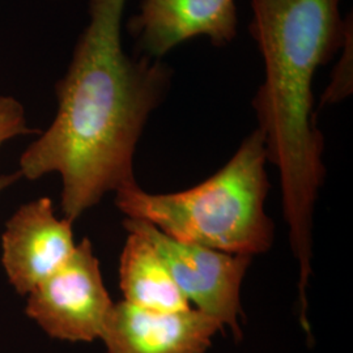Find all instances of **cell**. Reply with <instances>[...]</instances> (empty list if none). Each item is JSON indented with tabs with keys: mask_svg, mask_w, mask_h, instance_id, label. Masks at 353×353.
Here are the masks:
<instances>
[{
	"mask_svg": "<svg viewBox=\"0 0 353 353\" xmlns=\"http://www.w3.org/2000/svg\"><path fill=\"white\" fill-rule=\"evenodd\" d=\"M52 1H58V0H52Z\"/></svg>",
	"mask_w": 353,
	"mask_h": 353,
	"instance_id": "12",
	"label": "cell"
},
{
	"mask_svg": "<svg viewBox=\"0 0 353 353\" xmlns=\"http://www.w3.org/2000/svg\"><path fill=\"white\" fill-rule=\"evenodd\" d=\"M72 223L58 219L49 198L20 207L1 236V265L21 296L54 274L75 250Z\"/></svg>",
	"mask_w": 353,
	"mask_h": 353,
	"instance_id": "7",
	"label": "cell"
},
{
	"mask_svg": "<svg viewBox=\"0 0 353 353\" xmlns=\"http://www.w3.org/2000/svg\"><path fill=\"white\" fill-rule=\"evenodd\" d=\"M220 323L190 307L154 312L126 301L114 303L101 339L109 353H207Z\"/></svg>",
	"mask_w": 353,
	"mask_h": 353,
	"instance_id": "8",
	"label": "cell"
},
{
	"mask_svg": "<svg viewBox=\"0 0 353 353\" xmlns=\"http://www.w3.org/2000/svg\"><path fill=\"white\" fill-rule=\"evenodd\" d=\"M126 28L135 55L163 59L194 38L225 48L237 37L239 11L236 0H141Z\"/></svg>",
	"mask_w": 353,
	"mask_h": 353,
	"instance_id": "6",
	"label": "cell"
},
{
	"mask_svg": "<svg viewBox=\"0 0 353 353\" xmlns=\"http://www.w3.org/2000/svg\"><path fill=\"white\" fill-rule=\"evenodd\" d=\"M127 232H137L156 248L176 287L194 309L216 319L241 338V287L252 256L219 252L173 240L151 223L126 219Z\"/></svg>",
	"mask_w": 353,
	"mask_h": 353,
	"instance_id": "4",
	"label": "cell"
},
{
	"mask_svg": "<svg viewBox=\"0 0 353 353\" xmlns=\"http://www.w3.org/2000/svg\"><path fill=\"white\" fill-rule=\"evenodd\" d=\"M127 1L88 0V23L55 85L57 115L20 157L17 173L29 181L61 176L71 223L105 194L137 183L138 143L173 83L174 70L163 59L123 49Z\"/></svg>",
	"mask_w": 353,
	"mask_h": 353,
	"instance_id": "1",
	"label": "cell"
},
{
	"mask_svg": "<svg viewBox=\"0 0 353 353\" xmlns=\"http://www.w3.org/2000/svg\"><path fill=\"white\" fill-rule=\"evenodd\" d=\"M343 0H250L249 33L263 61V81L252 99L268 163L278 168L284 217L299 265V299L312 276L313 214L326 169L325 139L316 127L313 81L339 54L353 28Z\"/></svg>",
	"mask_w": 353,
	"mask_h": 353,
	"instance_id": "2",
	"label": "cell"
},
{
	"mask_svg": "<svg viewBox=\"0 0 353 353\" xmlns=\"http://www.w3.org/2000/svg\"><path fill=\"white\" fill-rule=\"evenodd\" d=\"M30 132H33V130H30L26 123L23 103L11 96H0V147L8 140ZM19 178V173L0 176V192L11 186Z\"/></svg>",
	"mask_w": 353,
	"mask_h": 353,
	"instance_id": "11",
	"label": "cell"
},
{
	"mask_svg": "<svg viewBox=\"0 0 353 353\" xmlns=\"http://www.w3.org/2000/svg\"><path fill=\"white\" fill-rule=\"evenodd\" d=\"M113 305L100 262L84 239L63 265L28 294L26 312L50 338L93 341L101 338Z\"/></svg>",
	"mask_w": 353,
	"mask_h": 353,
	"instance_id": "5",
	"label": "cell"
},
{
	"mask_svg": "<svg viewBox=\"0 0 353 353\" xmlns=\"http://www.w3.org/2000/svg\"><path fill=\"white\" fill-rule=\"evenodd\" d=\"M119 261V284L126 303L154 312H183L189 301L176 287L164 259L150 241L127 232Z\"/></svg>",
	"mask_w": 353,
	"mask_h": 353,
	"instance_id": "9",
	"label": "cell"
},
{
	"mask_svg": "<svg viewBox=\"0 0 353 353\" xmlns=\"http://www.w3.org/2000/svg\"><path fill=\"white\" fill-rule=\"evenodd\" d=\"M336 58L338 59L330 76V83L321 96L319 108H326V106L341 103L352 94L353 28L347 33L344 43Z\"/></svg>",
	"mask_w": 353,
	"mask_h": 353,
	"instance_id": "10",
	"label": "cell"
},
{
	"mask_svg": "<svg viewBox=\"0 0 353 353\" xmlns=\"http://www.w3.org/2000/svg\"><path fill=\"white\" fill-rule=\"evenodd\" d=\"M267 163L265 140L254 130L202 183L170 194H151L134 183L115 192V204L127 219L148 221L173 240L229 254H265L275 237L265 208Z\"/></svg>",
	"mask_w": 353,
	"mask_h": 353,
	"instance_id": "3",
	"label": "cell"
}]
</instances>
